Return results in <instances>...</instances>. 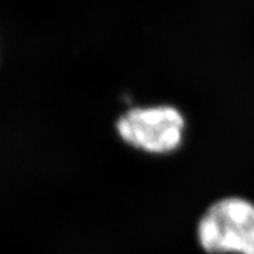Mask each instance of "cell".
Wrapping results in <instances>:
<instances>
[{
	"mask_svg": "<svg viewBox=\"0 0 254 254\" xmlns=\"http://www.w3.org/2000/svg\"><path fill=\"white\" fill-rule=\"evenodd\" d=\"M120 140L140 153L167 157L180 151L187 133V118L170 103L133 106L116 120Z\"/></svg>",
	"mask_w": 254,
	"mask_h": 254,
	"instance_id": "7a4b0ae2",
	"label": "cell"
},
{
	"mask_svg": "<svg viewBox=\"0 0 254 254\" xmlns=\"http://www.w3.org/2000/svg\"><path fill=\"white\" fill-rule=\"evenodd\" d=\"M205 254H254V202L226 195L210 202L195 227Z\"/></svg>",
	"mask_w": 254,
	"mask_h": 254,
	"instance_id": "6da1fadb",
	"label": "cell"
}]
</instances>
